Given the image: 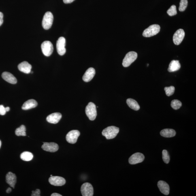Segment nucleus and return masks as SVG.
<instances>
[{
	"label": "nucleus",
	"mask_w": 196,
	"mask_h": 196,
	"mask_svg": "<svg viewBox=\"0 0 196 196\" xmlns=\"http://www.w3.org/2000/svg\"><path fill=\"white\" fill-rule=\"evenodd\" d=\"M6 111L5 108L3 105H0V115H4L6 114Z\"/></svg>",
	"instance_id": "7c9ffc66"
},
{
	"label": "nucleus",
	"mask_w": 196,
	"mask_h": 196,
	"mask_svg": "<svg viewBox=\"0 0 196 196\" xmlns=\"http://www.w3.org/2000/svg\"><path fill=\"white\" fill-rule=\"evenodd\" d=\"M40 191L39 189H37L35 191H32V196H40Z\"/></svg>",
	"instance_id": "2f4dec72"
},
{
	"label": "nucleus",
	"mask_w": 196,
	"mask_h": 196,
	"mask_svg": "<svg viewBox=\"0 0 196 196\" xmlns=\"http://www.w3.org/2000/svg\"><path fill=\"white\" fill-rule=\"evenodd\" d=\"M158 186L162 193L165 195L169 194L170 187L169 184L164 181L160 180L158 183Z\"/></svg>",
	"instance_id": "dca6fc26"
},
{
	"label": "nucleus",
	"mask_w": 196,
	"mask_h": 196,
	"mask_svg": "<svg viewBox=\"0 0 196 196\" xmlns=\"http://www.w3.org/2000/svg\"><path fill=\"white\" fill-rule=\"evenodd\" d=\"M81 191L83 196H93V188L91 184L85 183L81 186Z\"/></svg>",
	"instance_id": "6e6552de"
},
{
	"label": "nucleus",
	"mask_w": 196,
	"mask_h": 196,
	"mask_svg": "<svg viewBox=\"0 0 196 196\" xmlns=\"http://www.w3.org/2000/svg\"><path fill=\"white\" fill-rule=\"evenodd\" d=\"M86 116L90 120H95L97 115L96 105L92 102L89 103L86 107Z\"/></svg>",
	"instance_id": "f03ea898"
},
{
	"label": "nucleus",
	"mask_w": 196,
	"mask_h": 196,
	"mask_svg": "<svg viewBox=\"0 0 196 196\" xmlns=\"http://www.w3.org/2000/svg\"><path fill=\"white\" fill-rule=\"evenodd\" d=\"M127 103L128 105L130 108L135 110H138L140 109V106L137 101L132 99H128L127 100Z\"/></svg>",
	"instance_id": "5701e85b"
},
{
	"label": "nucleus",
	"mask_w": 196,
	"mask_h": 196,
	"mask_svg": "<svg viewBox=\"0 0 196 196\" xmlns=\"http://www.w3.org/2000/svg\"><path fill=\"white\" fill-rule=\"evenodd\" d=\"M64 3L65 4L71 3L73 2L75 0H63Z\"/></svg>",
	"instance_id": "72a5a7b5"
},
{
	"label": "nucleus",
	"mask_w": 196,
	"mask_h": 196,
	"mask_svg": "<svg viewBox=\"0 0 196 196\" xmlns=\"http://www.w3.org/2000/svg\"><path fill=\"white\" fill-rule=\"evenodd\" d=\"M1 145H2L1 141V140H0V148H1Z\"/></svg>",
	"instance_id": "4c0bfd02"
},
{
	"label": "nucleus",
	"mask_w": 196,
	"mask_h": 196,
	"mask_svg": "<svg viewBox=\"0 0 196 196\" xmlns=\"http://www.w3.org/2000/svg\"><path fill=\"white\" fill-rule=\"evenodd\" d=\"M95 70L93 68H90L86 71L83 76L82 79L86 82H89L95 75Z\"/></svg>",
	"instance_id": "2eb2a0df"
},
{
	"label": "nucleus",
	"mask_w": 196,
	"mask_h": 196,
	"mask_svg": "<svg viewBox=\"0 0 196 196\" xmlns=\"http://www.w3.org/2000/svg\"><path fill=\"white\" fill-rule=\"evenodd\" d=\"M5 110H6V112H8L10 110V108L9 107H6L5 108Z\"/></svg>",
	"instance_id": "e433bc0d"
},
{
	"label": "nucleus",
	"mask_w": 196,
	"mask_h": 196,
	"mask_svg": "<svg viewBox=\"0 0 196 196\" xmlns=\"http://www.w3.org/2000/svg\"><path fill=\"white\" fill-rule=\"evenodd\" d=\"M165 93L168 96H170L174 93L175 88L174 86H171L169 87H166L164 88Z\"/></svg>",
	"instance_id": "bb28decb"
},
{
	"label": "nucleus",
	"mask_w": 196,
	"mask_h": 196,
	"mask_svg": "<svg viewBox=\"0 0 196 196\" xmlns=\"http://www.w3.org/2000/svg\"><path fill=\"white\" fill-rule=\"evenodd\" d=\"M6 180L7 184L11 187L15 188V185L16 182V174L13 173L9 172L6 175Z\"/></svg>",
	"instance_id": "6ab92c4d"
},
{
	"label": "nucleus",
	"mask_w": 196,
	"mask_h": 196,
	"mask_svg": "<svg viewBox=\"0 0 196 196\" xmlns=\"http://www.w3.org/2000/svg\"><path fill=\"white\" fill-rule=\"evenodd\" d=\"M80 134V131L78 130H72L67 134L66 138L68 143L71 144H74L77 142Z\"/></svg>",
	"instance_id": "0eeeda50"
},
{
	"label": "nucleus",
	"mask_w": 196,
	"mask_h": 196,
	"mask_svg": "<svg viewBox=\"0 0 196 196\" xmlns=\"http://www.w3.org/2000/svg\"><path fill=\"white\" fill-rule=\"evenodd\" d=\"M54 20L53 15L50 12H47L43 17L42 24L45 30H48L51 27Z\"/></svg>",
	"instance_id": "7ed1b4c3"
},
{
	"label": "nucleus",
	"mask_w": 196,
	"mask_h": 196,
	"mask_svg": "<svg viewBox=\"0 0 196 196\" xmlns=\"http://www.w3.org/2000/svg\"><path fill=\"white\" fill-rule=\"evenodd\" d=\"M41 48L43 54L47 57L51 55L54 51V47L52 43L48 41H44L42 43Z\"/></svg>",
	"instance_id": "423d86ee"
},
{
	"label": "nucleus",
	"mask_w": 196,
	"mask_h": 196,
	"mask_svg": "<svg viewBox=\"0 0 196 196\" xmlns=\"http://www.w3.org/2000/svg\"><path fill=\"white\" fill-rule=\"evenodd\" d=\"M62 115L59 113H54L50 115L47 117V121L49 123L56 124L60 121Z\"/></svg>",
	"instance_id": "4468645a"
},
{
	"label": "nucleus",
	"mask_w": 196,
	"mask_h": 196,
	"mask_svg": "<svg viewBox=\"0 0 196 196\" xmlns=\"http://www.w3.org/2000/svg\"><path fill=\"white\" fill-rule=\"evenodd\" d=\"M37 105V101L35 100L31 99L26 101L24 103L22 107L24 110H27L29 109L36 107Z\"/></svg>",
	"instance_id": "aec40b11"
},
{
	"label": "nucleus",
	"mask_w": 196,
	"mask_h": 196,
	"mask_svg": "<svg viewBox=\"0 0 196 196\" xmlns=\"http://www.w3.org/2000/svg\"><path fill=\"white\" fill-rule=\"evenodd\" d=\"M11 191H12V190H11V188H8L6 190V193H10Z\"/></svg>",
	"instance_id": "c9c22d12"
},
{
	"label": "nucleus",
	"mask_w": 196,
	"mask_h": 196,
	"mask_svg": "<svg viewBox=\"0 0 196 196\" xmlns=\"http://www.w3.org/2000/svg\"><path fill=\"white\" fill-rule=\"evenodd\" d=\"M137 54L136 52L131 51L126 54L122 62V65L125 67H127L131 65L136 60Z\"/></svg>",
	"instance_id": "39448f33"
},
{
	"label": "nucleus",
	"mask_w": 196,
	"mask_h": 196,
	"mask_svg": "<svg viewBox=\"0 0 196 196\" xmlns=\"http://www.w3.org/2000/svg\"><path fill=\"white\" fill-rule=\"evenodd\" d=\"M160 27L158 24H153L145 30L142 35L145 37H150L157 35L159 33Z\"/></svg>",
	"instance_id": "20e7f679"
},
{
	"label": "nucleus",
	"mask_w": 196,
	"mask_h": 196,
	"mask_svg": "<svg viewBox=\"0 0 196 196\" xmlns=\"http://www.w3.org/2000/svg\"><path fill=\"white\" fill-rule=\"evenodd\" d=\"M33 157V154L29 152H24L20 155L21 159L26 161H31Z\"/></svg>",
	"instance_id": "b1692460"
},
{
	"label": "nucleus",
	"mask_w": 196,
	"mask_h": 196,
	"mask_svg": "<svg viewBox=\"0 0 196 196\" xmlns=\"http://www.w3.org/2000/svg\"><path fill=\"white\" fill-rule=\"evenodd\" d=\"M49 182L52 185L61 186L65 185L66 183L65 179L59 176L51 177L49 179Z\"/></svg>",
	"instance_id": "f8f14e48"
},
{
	"label": "nucleus",
	"mask_w": 196,
	"mask_h": 196,
	"mask_svg": "<svg viewBox=\"0 0 196 196\" xmlns=\"http://www.w3.org/2000/svg\"><path fill=\"white\" fill-rule=\"evenodd\" d=\"M3 15L2 13L0 12V26L2 25L3 22Z\"/></svg>",
	"instance_id": "473e14b6"
},
{
	"label": "nucleus",
	"mask_w": 196,
	"mask_h": 196,
	"mask_svg": "<svg viewBox=\"0 0 196 196\" xmlns=\"http://www.w3.org/2000/svg\"><path fill=\"white\" fill-rule=\"evenodd\" d=\"M65 44L66 40L65 37H59L56 43V48L59 55L63 56L65 54L66 51L65 48Z\"/></svg>",
	"instance_id": "1a4fd4ad"
},
{
	"label": "nucleus",
	"mask_w": 196,
	"mask_h": 196,
	"mask_svg": "<svg viewBox=\"0 0 196 196\" xmlns=\"http://www.w3.org/2000/svg\"><path fill=\"white\" fill-rule=\"evenodd\" d=\"M162 153H163V161L166 163H169L170 160V157L168 152L166 150H164Z\"/></svg>",
	"instance_id": "c85d7f7f"
},
{
	"label": "nucleus",
	"mask_w": 196,
	"mask_h": 196,
	"mask_svg": "<svg viewBox=\"0 0 196 196\" xmlns=\"http://www.w3.org/2000/svg\"><path fill=\"white\" fill-rule=\"evenodd\" d=\"M167 13L170 16H173L176 15L177 14V11L176 5H172L170 8L167 10Z\"/></svg>",
	"instance_id": "c756f323"
},
{
	"label": "nucleus",
	"mask_w": 196,
	"mask_h": 196,
	"mask_svg": "<svg viewBox=\"0 0 196 196\" xmlns=\"http://www.w3.org/2000/svg\"><path fill=\"white\" fill-rule=\"evenodd\" d=\"M145 159L144 156L140 152L133 154L129 158V162L131 165H135L142 163Z\"/></svg>",
	"instance_id": "9d476101"
},
{
	"label": "nucleus",
	"mask_w": 196,
	"mask_h": 196,
	"mask_svg": "<svg viewBox=\"0 0 196 196\" xmlns=\"http://www.w3.org/2000/svg\"><path fill=\"white\" fill-rule=\"evenodd\" d=\"M18 68L22 72L29 74L31 72L32 66L27 62L24 61L18 65Z\"/></svg>",
	"instance_id": "f3484780"
},
{
	"label": "nucleus",
	"mask_w": 196,
	"mask_h": 196,
	"mask_svg": "<svg viewBox=\"0 0 196 196\" xmlns=\"http://www.w3.org/2000/svg\"><path fill=\"white\" fill-rule=\"evenodd\" d=\"M175 130L170 129H164L160 132L161 136L164 137L170 138L174 137L176 135Z\"/></svg>",
	"instance_id": "4be33fe9"
},
{
	"label": "nucleus",
	"mask_w": 196,
	"mask_h": 196,
	"mask_svg": "<svg viewBox=\"0 0 196 196\" xmlns=\"http://www.w3.org/2000/svg\"><path fill=\"white\" fill-rule=\"evenodd\" d=\"M26 128L25 126L22 125L16 129V135L18 136H25L26 134Z\"/></svg>",
	"instance_id": "393cba45"
},
{
	"label": "nucleus",
	"mask_w": 196,
	"mask_h": 196,
	"mask_svg": "<svg viewBox=\"0 0 196 196\" xmlns=\"http://www.w3.org/2000/svg\"><path fill=\"white\" fill-rule=\"evenodd\" d=\"M119 132V128L114 126H110L103 129L102 133L103 136L106 137L107 139H110L115 138Z\"/></svg>",
	"instance_id": "f257e3e1"
},
{
	"label": "nucleus",
	"mask_w": 196,
	"mask_h": 196,
	"mask_svg": "<svg viewBox=\"0 0 196 196\" xmlns=\"http://www.w3.org/2000/svg\"><path fill=\"white\" fill-rule=\"evenodd\" d=\"M50 176H51V177H52V175H51Z\"/></svg>",
	"instance_id": "58836bf2"
},
{
	"label": "nucleus",
	"mask_w": 196,
	"mask_h": 196,
	"mask_svg": "<svg viewBox=\"0 0 196 196\" xmlns=\"http://www.w3.org/2000/svg\"><path fill=\"white\" fill-rule=\"evenodd\" d=\"M185 36V33L182 29L177 30L173 37V42L176 45L180 44L182 42Z\"/></svg>",
	"instance_id": "9b49d317"
},
{
	"label": "nucleus",
	"mask_w": 196,
	"mask_h": 196,
	"mask_svg": "<svg viewBox=\"0 0 196 196\" xmlns=\"http://www.w3.org/2000/svg\"><path fill=\"white\" fill-rule=\"evenodd\" d=\"M180 65L178 60H173L169 65L168 71L169 72H174L179 70L180 68Z\"/></svg>",
	"instance_id": "412c9836"
},
{
	"label": "nucleus",
	"mask_w": 196,
	"mask_h": 196,
	"mask_svg": "<svg viewBox=\"0 0 196 196\" xmlns=\"http://www.w3.org/2000/svg\"><path fill=\"white\" fill-rule=\"evenodd\" d=\"M188 5L187 0H180L179 11H184L186 10Z\"/></svg>",
	"instance_id": "cd10ccee"
},
{
	"label": "nucleus",
	"mask_w": 196,
	"mask_h": 196,
	"mask_svg": "<svg viewBox=\"0 0 196 196\" xmlns=\"http://www.w3.org/2000/svg\"><path fill=\"white\" fill-rule=\"evenodd\" d=\"M2 78L7 82L11 84H16L17 82V79L11 73L5 72L2 75Z\"/></svg>",
	"instance_id": "a211bd4d"
},
{
	"label": "nucleus",
	"mask_w": 196,
	"mask_h": 196,
	"mask_svg": "<svg viewBox=\"0 0 196 196\" xmlns=\"http://www.w3.org/2000/svg\"><path fill=\"white\" fill-rule=\"evenodd\" d=\"M43 149L46 151L55 152L59 149L58 145L54 142H44L41 147Z\"/></svg>",
	"instance_id": "ddd939ff"
},
{
	"label": "nucleus",
	"mask_w": 196,
	"mask_h": 196,
	"mask_svg": "<svg viewBox=\"0 0 196 196\" xmlns=\"http://www.w3.org/2000/svg\"><path fill=\"white\" fill-rule=\"evenodd\" d=\"M171 107L175 110H178L180 109L182 105V103L180 101L177 100H173L171 101Z\"/></svg>",
	"instance_id": "a878e982"
},
{
	"label": "nucleus",
	"mask_w": 196,
	"mask_h": 196,
	"mask_svg": "<svg viewBox=\"0 0 196 196\" xmlns=\"http://www.w3.org/2000/svg\"><path fill=\"white\" fill-rule=\"evenodd\" d=\"M51 196H62V195L60 194H59L57 193H54L52 194L51 195Z\"/></svg>",
	"instance_id": "f704fd0d"
}]
</instances>
